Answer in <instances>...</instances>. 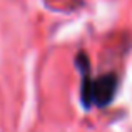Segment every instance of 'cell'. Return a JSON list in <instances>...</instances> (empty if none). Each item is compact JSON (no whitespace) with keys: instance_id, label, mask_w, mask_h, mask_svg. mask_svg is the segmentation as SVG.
<instances>
[{"instance_id":"6da1fadb","label":"cell","mask_w":132,"mask_h":132,"mask_svg":"<svg viewBox=\"0 0 132 132\" xmlns=\"http://www.w3.org/2000/svg\"><path fill=\"white\" fill-rule=\"evenodd\" d=\"M116 89V77H100V79H87L82 85V97L89 105H105L114 95Z\"/></svg>"}]
</instances>
